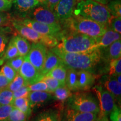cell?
<instances>
[{
  "label": "cell",
  "mask_w": 121,
  "mask_h": 121,
  "mask_svg": "<svg viewBox=\"0 0 121 121\" xmlns=\"http://www.w3.org/2000/svg\"><path fill=\"white\" fill-rule=\"evenodd\" d=\"M27 119L26 116L23 112L13 107L9 115L7 121H26Z\"/></svg>",
  "instance_id": "obj_34"
},
{
  "label": "cell",
  "mask_w": 121,
  "mask_h": 121,
  "mask_svg": "<svg viewBox=\"0 0 121 121\" xmlns=\"http://www.w3.org/2000/svg\"><path fill=\"white\" fill-rule=\"evenodd\" d=\"M66 107L76 111L99 114L98 100L87 92H77L72 94L66 100Z\"/></svg>",
  "instance_id": "obj_5"
},
{
  "label": "cell",
  "mask_w": 121,
  "mask_h": 121,
  "mask_svg": "<svg viewBox=\"0 0 121 121\" xmlns=\"http://www.w3.org/2000/svg\"><path fill=\"white\" fill-rule=\"evenodd\" d=\"M38 1H39V2H41L44 3V4H45V2H46V0H38Z\"/></svg>",
  "instance_id": "obj_49"
},
{
  "label": "cell",
  "mask_w": 121,
  "mask_h": 121,
  "mask_svg": "<svg viewBox=\"0 0 121 121\" xmlns=\"http://www.w3.org/2000/svg\"><path fill=\"white\" fill-rule=\"evenodd\" d=\"M24 60V57L22 56H18L17 57H15V58L10 60L6 62L10 67H11L13 69H14L15 71L19 72L20 69L21 67H22V63H23Z\"/></svg>",
  "instance_id": "obj_37"
},
{
  "label": "cell",
  "mask_w": 121,
  "mask_h": 121,
  "mask_svg": "<svg viewBox=\"0 0 121 121\" xmlns=\"http://www.w3.org/2000/svg\"><path fill=\"white\" fill-rule=\"evenodd\" d=\"M102 53V59L107 61L121 58V40H116L112 44L104 48H100Z\"/></svg>",
  "instance_id": "obj_17"
},
{
  "label": "cell",
  "mask_w": 121,
  "mask_h": 121,
  "mask_svg": "<svg viewBox=\"0 0 121 121\" xmlns=\"http://www.w3.org/2000/svg\"><path fill=\"white\" fill-rule=\"evenodd\" d=\"M19 56V52L15 44L13 38H12L7 44L4 55L0 58V66L6 62L7 60L17 57Z\"/></svg>",
  "instance_id": "obj_23"
},
{
  "label": "cell",
  "mask_w": 121,
  "mask_h": 121,
  "mask_svg": "<svg viewBox=\"0 0 121 121\" xmlns=\"http://www.w3.org/2000/svg\"><path fill=\"white\" fill-rule=\"evenodd\" d=\"M28 98L30 107L32 109L46 103L53 97L51 93L47 91H30Z\"/></svg>",
  "instance_id": "obj_18"
},
{
  "label": "cell",
  "mask_w": 121,
  "mask_h": 121,
  "mask_svg": "<svg viewBox=\"0 0 121 121\" xmlns=\"http://www.w3.org/2000/svg\"><path fill=\"white\" fill-rule=\"evenodd\" d=\"M11 24L18 34L32 43H40L49 48L55 47L59 43L58 39L56 37L39 34L22 23L17 19H13Z\"/></svg>",
  "instance_id": "obj_6"
},
{
  "label": "cell",
  "mask_w": 121,
  "mask_h": 121,
  "mask_svg": "<svg viewBox=\"0 0 121 121\" xmlns=\"http://www.w3.org/2000/svg\"><path fill=\"white\" fill-rule=\"evenodd\" d=\"M103 86L110 92L114 96L116 100L121 104V84L118 82L114 76H105L102 81Z\"/></svg>",
  "instance_id": "obj_16"
},
{
  "label": "cell",
  "mask_w": 121,
  "mask_h": 121,
  "mask_svg": "<svg viewBox=\"0 0 121 121\" xmlns=\"http://www.w3.org/2000/svg\"><path fill=\"white\" fill-rule=\"evenodd\" d=\"M73 14L92 20L107 26L112 16L106 6L95 0H81L77 4Z\"/></svg>",
  "instance_id": "obj_4"
},
{
  "label": "cell",
  "mask_w": 121,
  "mask_h": 121,
  "mask_svg": "<svg viewBox=\"0 0 121 121\" xmlns=\"http://www.w3.org/2000/svg\"><path fill=\"white\" fill-rule=\"evenodd\" d=\"M13 38L19 52L20 56H26L30 49L31 47L30 43L26 39L19 34L15 35L13 37Z\"/></svg>",
  "instance_id": "obj_21"
},
{
  "label": "cell",
  "mask_w": 121,
  "mask_h": 121,
  "mask_svg": "<svg viewBox=\"0 0 121 121\" xmlns=\"http://www.w3.org/2000/svg\"><path fill=\"white\" fill-rule=\"evenodd\" d=\"M25 18L49 25H60L54 12L47 7L37 6L28 13Z\"/></svg>",
  "instance_id": "obj_9"
},
{
  "label": "cell",
  "mask_w": 121,
  "mask_h": 121,
  "mask_svg": "<svg viewBox=\"0 0 121 121\" xmlns=\"http://www.w3.org/2000/svg\"><path fill=\"white\" fill-rule=\"evenodd\" d=\"M119 39H121V34L113 31L108 27L105 32L95 40L98 48H104Z\"/></svg>",
  "instance_id": "obj_19"
},
{
  "label": "cell",
  "mask_w": 121,
  "mask_h": 121,
  "mask_svg": "<svg viewBox=\"0 0 121 121\" xmlns=\"http://www.w3.org/2000/svg\"><path fill=\"white\" fill-rule=\"evenodd\" d=\"M96 76L87 70H77V86L78 91H86L94 84Z\"/></svg>",
  "instance_id": "obj_15"
},
{
  "label": "cell",
  "mask_w": 121,
  "mask_h": 121,
  "mask_svg": "<svg viewBox=\"0 0 121 121\" xmlns=\"http://www.w3.org/2000/svg\"><path fill=\"white\" fill-rule=\"evenodd\" d=\"M0 73L4 75L10 82L15 78L17 72L15 71L14 69L11 67H10L9 65L5 63V65H4L0 69Z\"/></svg>",
  "instance_id": "obj_35"
},
{
  "label": "cell",
  "mask_w": 121,
  "mask_h": 121,
  "mask_svg": "<svg viewBox=\"0 0 121 121\" xmlns=\"http://www.w3.org/2000/svg\"><path fill=\"white\" fill-rule=\"evenodd\" d=\"M30 93L28 85L22 86L18 90L13 92V99L19 98H28L29 94Z\"/></svg>",
  "instance_id": "obj_41"
},
{
  "label": "cell",
  "mask_w": 121,
  "mask_h": 121,
  "mask_svg": "<svg viewBox=\"0 0 121 121\" xmlns=\"http://www.w3.org/2000/svg\"><path fill=\"white\" fill-rule=\"evenodd\" d=\"M60 58L67 69H83L92 72L95 66L102 60L100 48L91 52L69 53L62 51L55 47L50 49Z\"/></svg>",
  "instance_id": "obj_1"
},
{
  "label": "cell",
  "mask_w": 121,
  "mask_h": 121,
  "mask_svg": "<svg viewBox=\"0 0 121 121\" xmlns=\"http://www.w3.org/2000/svg\"><path fill=\"white\" fill-rule=\"evenodd\" d=\"M47 47L40 43H33L25 58L40 72L46 58Z\"/></svg>",
  "instance_id": "obj_10"
},
{
  "label": "cell",
  "mask_w": 121,
  "mask_h": 121,
  "mask_svg": "<svg viewBox=\"0 0 121 121\" xmlns=\"http://www.w3.org/2000/svg\"><path fill=\"white\" fill-rule=\"evenodd\" d=\"M95 1L100 3V4H108L109 0H95Z\"/></svg>",
  "instance_id": "obj_46"
},
{
  "label": "cell",
  "mask_w": 121,
  "mask_h": 121,
  "mask_svg": "<svg viewBox=\"0 0 121 121\" xmlns=\"http://www.w3.org/2000/svg\"><path fill=\"white\" fill-rule=\"evenodd\" d=\"M76 1V0H60L54 7L53 11L58 17L60 25L73 15Z\"/></svg>",
  "instance_id": "obj_12"
},
{
  "label": "cell",
  "mask_w": 121,
  "mask_h": 121,
  "mask_svg": "<svg viewBox=\"0 0 121 121\" xmlns=\"http://www.w3.org/2000/svg\"><path fill=\"white\" fill-rule=\"evenodd\" d=\"M108 27L119 34L121 33V17L112 15L109 21Z\"/></svg>",
  "instance_id": "obj_36"
},
{
  "label": "cell",
  "mask_w": 121,
  "mask_h": 121,
  "mask_svg": "<svg viewBox=\"0 0 121 121\" xmlns=\"http://www.w3.org/2000/svg\"><path fill=\"white\" fill-rule=\"evenodd\" d=\"M41 80L47 84L48 89V93H53L54 90L58 87L66 86L63 85L58 80L51 76H44Z\"/></svg>",
  "instance_id": "obj_31"
},
{
  "label": "cell",
  "mask_w": 121,
  "mask_h": 121,
  "mask_svg": "<svg viewBox=\"0 0 121 121\" xmlns=\"http://www.w3.org/2000/svg\"><path fill=\"white\" fill-rule=\"evenodd\" d=\"M12 20L13 18L10 13L6 11H0V28L10 26Z\"/></svg>",
  "instance_id": "obj_40"
},
{
  "label": "cell",
  "mask_w": 121,
  "mask_h": 121,
  "mask_svg": "<svg viewBox=\"0 0 121 121\" xmlns=\"http://www.w3.org/2000/svg\"><path fill=\"white\" fill-rule=\"evenodd\" d=\"M115 78H116V80H117L119 84H121V75L115 76Z\"/></svg>",
  "instance_id": "obj_48"
},
{
  "label": "cell",
  "mask_w": 121,
  "mask_h": 121,
  "mask_svg": "<svg viewBox=\"0 0 121 121\" xmlns=\"http://www.w3.org/2000/svg\"><path fill=\"white\" fill-rule=\"evenodd\" d=\"M13 6V2L10 0H0V11L7 12Z\"/></svg>",
  "instance_id": "obj_43"
},
{
  "label": "cell",
  "mask_w": 121,
  "mask_h": 121,
  "mask_svg": "<svg viewBox=\"0 0 121 121\" xmlns=\"http://www.w3.org/2000/svg\"><path fill=\"white\" fill-rule=\"evenodd\" d=\"M25 60L22 67L20 69L19 73L23 78L29 85L41 81L44 76L40 71L34 67L28 60L24 57Z\"/></svg>",
  "instance_id": "obj_13"
},
{
  "label": "cell",
  "mask_w": 121,
  "mask_h": 121,
  "mask_svg": "<svg viewBox=\"0 0 121 121\" xmlns=\"http://www.w3.org/2000/svg\"><path fill=\"white\" fill-rule=\"evenodd\" d=\"M54 96H53L56 100L60 102V109H63V104L68 99L69 96L72 95L71 91L66 86L58 87L54 90Z\"/></svg>",
  "instance_id": "obj_25"
},
{
  "label": "cell",
  "mask_w": 121,
  "mask_h": 121,
  "mask_svg": "<svg viewBox=\"0 0 121 121\" xmlns=\"http://www.w3.org/2000/svg\"><path fill=\"white\" fill-rule=\"evenodd\" d=\"M67 69L64 66L63 64H61L56 67L54 68L52 70L45 75V76H51L57 80H58L63 85H65L66 75H67Z\"/></svg>",
  "instance_id": "obj_26"
},
{
  "label": "cell",
  "mask_w": 121,
  "mask_h": 121,
  "mask_svg": "<svg viewBox=\"0 0 121 121\" xmlns=\"http://www.w3.org/2000/svg\"><path fill=\"white\" fill-rule=\"evenodd\" d=\"M9 81L4 75L0 73V88L6 87L9 84Z\"/></svg>",
  "instance_id": "obj_45"
},
{
  "label": "cell",
  "mask_w": 121,
  "mask_h": 121,
  "mask_svg": "<svg viewBox=\"0 0 121 121\" xmlns=\"http://www.w3.org/2000/svg\"><path fill=\"white\" fill-rule=\"evenodd\" d=\"M12 29L10 26L0 28V58L4 55L10 41L9 33H11Z\"/></svg>",
  "instance_id": "obj_27"
},
{
  "label": "cell",
  "mask_w": 121,
  "mask_h": 121,
  "mask_svg": "<svg viewBox=\"0 0 121 121\" xmlns=\"http://www.w3.org/2000/svg\"><path fill=\"white\" fill-rule=\"evenodd\" d=\"M61 64H63V63L60 57L53 52L51 49L48 50L46 58L43 67L40 71V73L42 75L45 76L50 71Z\"/></svg>",
  "instance_id": "obj_20"
},
{
  "label": "cell",
  "mask_w": 121,
  "mask_h": 121,
  "mask_svg": "<svg viewBox=\"0 0 121 121\" xmlns=\"http://www.w3.org/2000/svg\"><path fill=\"white\" fill-rule=\"evenodd\" d=\"M13 108L12 105H0V121H7Z\"/></svg>",
  "instance_id": "obj_38"
},
{
  "label": "cell",
  "mask_w": 121,
  "mask_h": 121,
  "mask_svg": "<svg viewBox=\"0 0 121 121\" xmlns=\"http://www.w3.org/2000/svg\"><path fill=\"white\" fill-rule=\"evenodd\" d=\"M93 90L98 98L100 109L99 117L107 116L113 111L117 105L113 95L106 90L102 85H97L93 87Z\"/></svg>",
  "instance_id": "obj_7"
},
{
  "label": "cell",
  "mask_w": 121,
  "mask_h": 121,
  "mask_svg": "<svg viewBox=\"0 0 121 121\" xmlns=\"http://www.w3.org/2000/svg\"><path fill=\"white\" fill-rule=\"evenodd\" d=\"M28 88L30 91H47L48 89L47 84L43 81H39L31 85H29Z\"/></svg>",
  "instance_id": "obj_39"
},
{
  "label": "cell",
  "mask_w": 121,
  "mask_h": 121,
  "mask_svg": "<svg viewBox=\"0 0 121 121\" xmlns=\"http://www.w3.org/2000/svg\"><path fill=\"white\" fill-rule=\"evenodd\" d=\"M109 75L117 76L121 74V58L112 60L109 61Z\"/></svg>",
  "instance_id": "obj_32"
},
{
  "label": "cell",
  "mask_w": 121,
  "mask_h": 121,
  "mask_svg": "<svg viewBox=\"0 0 121 121\" xmlns=\"http://www.w3.org/2000/svg\"><path fill=\"white\" fill-rule=\"evenodd\" d=\"M13 92L6 87L0 88V105H12Z\"/></svg>",
  "instance_id": "obj_29"
},
{
  "label": "cell",
  "mask_w": 121,
  "mask_h": 121,
  "mask_svg": "<svg viewBox=\"0 0 121 121\" xmlns=\"http://www.w3.org/2000/svg\"><path fill=\"white\" fill-rule=\"evenodd\" d=\"M107 9L111 15L117 17H121V0H113L108 3Z\"/></svg>",
  "instance_id": "obj_33"
},
{
  "label": "cell",
  "mask_w": 121,
  "mask_h": 121,
  "mask_svg": "<svg viewBox=\"0 0 121 121\" xmlns=\"http://www.w3.org/2000/svg\"><path fill=\"white\" fill-rule=\"evenodd\" d=\"M10 1H11V2H13V0H10Z\"/></svg>",
  "instance_id": "obj_50"
},
{
  "label": "cell",
  "mask_w": 121,
  "mask_h": 121,
  "mask_svg": "<svg viewBox=\"0 0 121 121\" xmlns=\"http://www.w3.org/2000/svg\"><path fill=\"white\" fill-rule=\"evenodd\" d=\"M99 121H109L107 116H103V117H99Z\"/></svg>",
  "instance_id": "obj_47"
},
{
  "label": "cell",
  "mask_w": 121,
  "mask_h": 121,
  "mask_svg": "<svg viewBox=\"0 0 121 121\" xmlns=\"http://www.w3.org/2000/svg\"><path fill=\"white\" fill-rule=\"evenodd\" d=\"M65 85L71 91H78L77 86V69H69L67 70Z\"/></svg>",
  "instance_id": "obj_28"
},
{
  "label": "cell",
  "mask_w": 121,
  "mask_h": 121,
  "mask_svg": "<svg viewBox=\"0 0 121 121\" xmlns=\"http://www.w3.org/2000/svg\"><path fill=\"white\" fill-rule=\"evenodd\" d=\"M60 0H46L45 4H46V7L49 10L53 11L54 7L57 5Z\"/></svg>",
  "instance_id": "obj_44"
},
{
  "label": "cell",
  "mask_w": 121,
  "mask_h": 121,
  "mask_svg": "<svg viewBox=\"0 0 121 121\" xmlns=\"http://www.w3.org/2000/svg\"><path fill=\"white\" fill-rule=\"evenodd\" d=\"M61 121H99V114L85 113L76 111L72 109L63 108L60 113Z\"/></svg>",
  "instance_id": "obj_11"
},
{
  "label": "cell",
  "mask_w": 121,
  "mask_h": 121,
  "mask_svg": "<svg viewBox=\"0 0 121 121\" xmlns=\"http://www.w3.org/2000/svg\"><path fill=\"white\" fill-rule=\"evenodd\" d=\"M17 19L19 20L22 23L33 29L40 34L53 36L56 37L58 39L62 32V27L61 25H49V24L42 23L28 18Z\"/></svg>",
  "instance_id": "obj_8"
},
{
  "label": "cell",
  "mask_w": 121,
  "mask_h": 121,
  "mask_svg": "<svg viewBox=\"0 0 121 121\" xmlns=\"http://www.w3.org/2000/svg\"><path fill=\"white\" fill-rule=\"evenodd\" d=\"M62 25L63 30L81 33L94 39L102 36L108 28L103 24L74 14Z\"/></svg>",
  "instance_id": "obj_3"
},
{
  "label": "cell",
  "mask_w": 121,
  "mask_h": 121,
  "mask_svg": "<svg viewBox=\"0 0 121 121\" xmlns=\"http://www.w3.org/2000/svg\"><path fill=\"white\" fill-rule=\"evenodd\" d=\"M31 121H61L60 113L56 109H49L39 113Z\"/></svg>",
  "instance_id": "obj_22"
},
{
  "label": "cell",
  "mask_w": 121,
  "mask_h": 121,
  "mask_svg": "<svg viewBox=\"0 0 121 121\" xmlns=\"http://www.w3.org/2000/svg\"><path fill=\"white\" fill-rule=\"evenodd\" d=\"M25 85H29V84L22 76L19 73H17L13 81L9 83V84L6 87L10 90L13 92L18 90L22 86Z\"/></svg>",
  "instance_id": "obj_30"
},
{
  "label": "cell",
  "mask_w": 121,
  "mask_h": 121,
  "mask_svg": "<svg viewBox=\"0 0 121 121\" xmlns=\"http://www.w3.org/2000/svg\"><path fill=\"white\" fill-rule=\"evenodd\" d=\"M109 118L110 121H121V108L117 105L113 111L110 113Z\"/></svg>",
  "instance_id": "obj_42"
},
{
  "label": "cell",
  "mask_w": 121,
  "mask_h": 121,
  "mask_svg": "<svg viewBox=\"0 0 121 121\" xmlns=\"http://www.w3.org/2000/svg\"><path fill=\"white\" fill-rule=\"evenodd\" d=\"M58 40L60 42L56 47L66 52H91L99 48L93 38L81 33L63 29Z\"/></svg>",
  "instance_id": "obj_2"
},
{
  "label": "cell",
  "mask_w": 121,
  "mask_h": 121,
  "mask_svg": "<svg viewBox=\"0 0 121 121\" xmlns=\"http://www.w3.org/2000/svg\"><path fill=\"white\" fill-rule=\"evenodd\" d=\"M12 2L14 14L17 16L15 19L25 18L28 13L39 4L38 0H13Z\"/></svg>",
  "instance_id": "obj_14"
},
{
  "label": "cell",
  "mask_w": 121,
  "mask_h": 121,
  "mask_svg": "<svg viewBox=\"0 0 121 121\" xmlns=\"http://www.w3.org/2000/svg\"><path fill=\"white\" fill-rule=\"evenodd\" d=\"M12 105L23 112L28 119L32 114V109L30 107L28 98H19L13 99Z\"/></svg>",
  "instance_id": "obj_24"
}]
</instances>
